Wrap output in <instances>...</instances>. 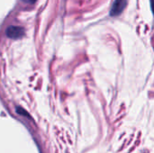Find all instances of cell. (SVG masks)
Wrapping results in <instances>:
<instances>
[{
	"label": "cell",
	"mask_w": 154,
	"mask_h": 153,
	"mask_svg": "<svg viewBox=\"0 0 154 153\" xmlns=\"http://www.w3.org/2000/svg\"><path fill=\"white\" fill-rule=\"evenodd\" d=\"M16 112L19 114V115H27L28 116V115H26V112L25 111H23L22 108H20V107H18V108H16Z\"/></svg>",
	"instance_id": "obj_3"
},
{
	"label": "cell",
	"mask_w": 154,
	"mask_h": 153,
	"mask_svg": "<svg viewBox=\"0 0 154 153\" xmlns=\"http://www.w3.org/2000/svg\"><path fill=\"white\" fill-rule=\"evenodd\" d=\"M5 34L10 39H20L24 34V29L21 26L11 25L6 28Z\"/></svg>",
	"instance_id": "obj_1"
},
{
	"label": "cell",
	"mask_w": 154,
	"mask_h": 153,
	"mask_svg": "<svg viewBox=\"0 0 154 153\" xmlns=\"http://www.w3.org/2000/svg\"><path fill=\"white\" fill-rule=\"evenodd\" d=\"M125 5H126V0H114L110 11V16L119 15L124 11Z\"/></svg>",
	"instance_id": "obj_2"
},
{
	"label": "cell",
	"mask_w": 154,
	"mask_h": 153,
	"mask_svg": "<svg viewBox=\"0 0 154 153\" xmlns=\"http://www.w3.org/2000/svg\"><path fill=\"white\" fill-rule=\"evenodd\" d=\"M26 2H28V3H31V4H33L36 0H25Z\"/></svg>",
	"instance_id": "obj_4"
}]
</instances>
